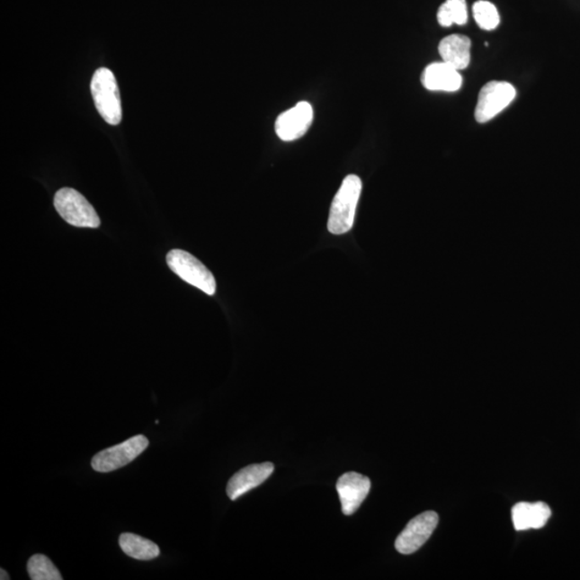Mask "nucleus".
<instances>
[{"instance_id": "7", "label": "nucleus", "mask_w": 580, "mask_h": 580, "mask_svg": "<svg viewBox=\"0 0 580 580\" xmlns=\"http://www.w3.org/2000/svg\"><path fill=\"white\" fill-rule=\"evenodd\" d=\"M439 523L435 512H424L413 518L396 540V549L402 555H411L417 551L433 535Z\"/></svg>"}, {"instance_id": "3", "label": "nucleus", "mask_w": 580, "mask_h": 580, "mask_svg": "<svg viewBox=\"0 0 580 580\" xmlns=\"http://www.w3.org/2000/svg\"><path fill=\"white\" fill-rule=\"evenodd\" d=\"M54 207L60 217L76 228H98L101 226L95 209L79 192L64 187L55 193Z\"/></svg>"}, {"instance_id": "9", "label": "nucleus", "mask_w": 580, "mask_h": 580, "mask_svg": "<svg viewBox=\"0 0 580 580\" xmlns=\"http://www.w3.org/2000/svg\"><path fill=\"white\" fill-rule=\"evenodd\" d=\"M371 489V480L364 475L356 472H347L338 479V491L344 515L355 513Z\"/></svg>"}, {"instance_id": "18", "label": "nucleus", "mask_w": 580, "mask_h": 580, "mask_svg": "<svg viewBox=\"0 0 580 580\" xmlns=\"http://www.w3.org/2000/svg\"><path fill=\"white\" fill-rule=\"evenodd\" d=\"M0 573H2V576H0V579H2V580H8V579H10V577H9V576H8V573H7V572H5V571L4 570V568H2V570H0Z\"/></svg>"}, {"instance_id": "17", "label": "nucleus", "mask_w": 580, "mask_h": 580, "mask_svg": "<svg viewBox=\"0 0 580 580\" xmlns=\"http://www.w3.org/2000/svg\"><path fill=\"white\" fill-rule=\"evenodd\" d=\"M473 15L480 29L494 31L500 24V14L494 4L479 0L473 4Z\"/></svg>"}, {"instance_id": "16", "label": "nucleus", "mask_w": 580, "mask_h": 580, "mask_svg": "<svg viewBox=\"0 0 580 580\" xmlns=\"http://www.w3.org/2000/svg\"><path fill=\"white\" fill-rule=\"evenodd\" d=\"M27 571L32 580H62V574L44 555H35L27 563Z\"/></svg>"}, {"instance_id": "11", "label": "nucleus", "mask_w": 580, "mask_h": 580, "mask_svg": "<svg viewBox=\"0 0 580 580\" xmlns=\"http://www.w3.org/2000/svg\"><path fill=\"white\" fill-rule=\"evenodd\" d=\"M422 83L431 92L452 93L460 90L462 76L460 70L445 62L433 63L424 68Z\"/></svg>"}, {"instance_id": "13", "label": "nucleus", "mask_w": 580, "mask_h": 580, "mask_svg": "<svg viewBox=\"0 0 580 580\" xmlns=\"http://www.w3.org/2000/svg\"><path fill=\"white\" fill-rule=\"evenodd\" d=\"M442 59L457 70H463L471 62V40L463 35H451L442 39L439 46Z\"/></svg>"}, {"instance_id": "14", "label": "nucleus", "mask_w": 580, "mask_h": 580, "mask_svg": "<svg viewBox=\"0 0 580 580\" xmlns=\"http://www.w3.org/2000/svg\"><path fill=\"white\" fill-rule=\"evenodd\" d=\"M121 550L136 560H153L160 555L159 547L152 540L134 533H123L120 537Z\"/></svg>"}, {"instance_id": "10", "label": "nucleus", "mask_w": 580, "mask_h": 580, "mask_svg": "<svg viewBox=\"0 0 580 580\" xmlns=\"http://www.w3.org/2000/svg\"><path fill=\"white\" fill-rule=\"evenodd\" d=\"M273 471L274 466L271 462L251 464V466L240 469L229 479L228 485L229 499L236 501L248 491L258 487L259 485L266 482Z\"/></svg>"}, {"instance_id": "2", "label": "nucleus", "mask_w": 580, "mask_h": 580, "mask_svg": "<svg viewBox=\"0 0 580 580\" xmlns=\"http://www.w3.org/2000/svg\"><path fill=\"white\" fill-rule=\"evenodd\" d=\"M91 91L99 114L108 124L116 126L121 120L120 96L112 70L101 68L94 74Z\"/></svg>"}, {"instance_id": "4", "label": "nucleus", "mask_w": 580, "mask_h": 580, "mask_svg": "<svg viewBox=\"0 0 580 580\" xmlns=\"http://www.w3.org/2000/svg\"><path fill=\"white\" fill-rule=\"evenodd\" d=\"M167 263L171 270L180 278L198 290L213 296L217 290V281L201 262L192 254L182 250H173L168 253Z\"/></svg>"}, {"instance_id": "1", "label": "nucleus", "mask_w": 580, "mask_h": 580, "mask_svg": "<svg viewBox=\"0 0 580 580\" xmlns=\"http://www.w3.org/2000/svg\"><path fill=\"white\" fill-rule=\"evenodd\" d=\"M362 191V182L355 174L347 175L331 203L328 230L344 235L352 228L356 210Z\"/></svg>"}, {"instance_id": "5", "label": "nucleus", "mask_w": 580, "mask_h": 580, "mask_svg": "<svg viewBox=\"0 0 580 580\" xmlns=\"http://www.w3.org/2000/svg\"><path fill=\"white\" fill-rule=\"evenodd\" d=\"M516 90L511 83L504 81H491L479 92L475 119L480 124L495 118L505 110L516 97Z\"/></svg>"}, {"instance_id": "8", "label": "nucleus", "mask_w": 580, "mask_h": 580, "mask_svg": "<svg viewBox=\"0 0 580 580\" xmlns=\"http://www.w3.org/2000/svg\"><path fill=\"white\" fill-rule=\"evenodd\" d=\"M314 119L312 104L300 102L296 106L279 115L275 121V132L281 140L295 141L307 134Z\"/></svg>"}, {"instance_id": "6", "label": "nucleus", "mask_w": 580, "mask_h": 580, "mask_svg": "<svg viewBox=\"0 0 580 580\" xmlns=\"http://www.w3.org/2000/svg\"><path fill=\"white\" fill-rule=\"evenodd\" d=\"M148 440L145 435H136L119 445L109 447L93 458L92 467L95 471L109 473L127 466L147 449Z\"/></svg>"}, {"instance_id": "15", "label": "nucleus", "mask_w": 580, "mask_h": 580, "mask_svg": "<svg viewBox=\"0 0 580 580\" xmlns=\"http://www.w3.org/2000/svg\"><path fill=\"white\" fill-rule=\"evenodd\" d=\"M436 18H438L439 24L443 27H450L452 24H467L468 7L466 0H446L441 5Z\"/></svg>"}, {"instance_id": "12", "label": "nucleus", "mask_w": 580, "mask_h": 580, "mask_svg": "<svg viewBox=\"0 0 580 580\" xmlns=\"http://www.w3.org/2000/svg\"><path fill=\"white\" fill-rule=\"evenodd\" d=\"M550 516V507L544 502H521L517 503L512 510L513 528L517 531L543 528Z\"/></svg>"}]
</instances>
